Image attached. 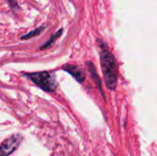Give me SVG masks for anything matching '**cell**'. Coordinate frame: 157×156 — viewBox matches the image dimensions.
Wrapping results in <instances>:
<instances>
[{"mask_svg":"<svg viewBox=\"0 0 157 156\" xmlns=\"http://www.w3.org/2000/svg\"><path fill=\"white\" fill-rule=\"evenodd\" d=\"M98 41L100 43V63L104 80L106 82L107 87L109 90H114L118 85V63L115 56L112 54V52H110L107 44H105L102 40Z\"/></svg>","mask_w":157,"mask_h":156,"instance_id":"obj_1","label":"cell"},{"mask_svg":"<svg viewBox=\"0 0 157 156\" xmlns=\"http://www.w3.org/2000/svg\"><path fill=\"white\" fill-rule=\"evenodd\" d=\"M63 70L69 73L77 82L83 83L86 79V74L84 71L77 65L75 64H65L63 66Z\"/></svg>","mask_w":157,"mask_h":156,"instance_id":"obj_4","label":"cell"},{"mask_svg":"<svg viewBox=\"0 0 157 156\" xmlns=\"http://www.w3.org/2000/svg\"><path fill=\"white\" fill-rule=\"evenodd\" d=\"M86 64H87V66H88V71H89V73H90V74H91V77H92L93 81L95 82V84H96L98 86H99V89H101V83H100L99 77H98V74H97V71H96V69H95L94 64H93L92 63H87Z\"/></svg>","mask_w":157,"mask_h":156,"instance_id":"obj_7","label":"cell"},{"mask_svg":"<svg viewBox=\"0 0 157 156\" xmlns=\"http://www.w3.org/2000/svg\"><path fill=\"white\" fill-rule=\"evenodd\" d=\"M45 28H46V26H43V25H42V26H40V27L34 29L33 30H31L30 32L26 33V34H24L23 36H21V37H20V40H27L32 39V38H34V37H37V36H39V35L41 34V32L45 29Z\"/></svg>","mask_w":157,"mask_h":156,"instance_id":"obj_5","label":"cell"},{"mask_svg":"<svg viewBox=\"0 0 157 156\" xmlns=\"http://www.w3.org/2000/svg\"><path fill=\"white\" fill-rule=\"evenodd\" d=\"M22 141V136L19 134H15L4 141L0 146V156L10 155L19 145Z\"/></svg>","mask_w":157,"mask_h":156,"instance_id":"obj_3","label":"cell"},{"mask_svg":"<svg viewBox=\"0 0 157 156\" xmlns=\"http://www.w3.org/2000/svg\"><path fill=\"white\" fill-rule=\"evenodd\" d=\"M62 33H63V29H59L58 31H56L53 35H52V36L50 37V39H49L44 44H42V45L40 46V50H46V49L50 48V47L55 42V40L62 35Z\"/></svg>","mask_w":157,"mask_h":156,"instance_id":"obj_6","label":"cell"},{"mask_svg":"<svg viewBox=\"0 0 157 156\" xmlns=\"http://www.w3.org/2000/svg\"><path fill=\"white\" fill-rule=\"evenodd\" d=\"M7 2H8L9 6H10L12 9H20L18 4H17V0H7Z\"/></svg>","mask_w":157,"mask_h":156,"instance_id":"obj_8","label":"cell"},{"mask_svg":"<svg viewBox=\"0 0 157 156\" xmlns=\"http://www.w3.org/2000/svg\"><path fill=\"white\" fill-rule=\"evenodd\" d=\"M26 77H28L31 82H33L38 87L42 89L45 92L52 93L55 91L57 87V81L54 74L43 71V72H36L26 74Z\"/></svg>","mask_w":157,"mask_h":156,"instance_id":"obj_2","label":"cell"}]
</instances>
